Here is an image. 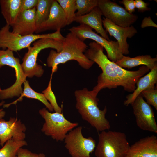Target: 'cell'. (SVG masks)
Here are the masks:
<instances>
[{
  "label": "cell",
  "instance_id": "6da1fadb",
  "mask_svg": "<svg viewBox=\"0 0 157 157\" xmlns=\"http://www.w3.org/2000/svg\"><path fill=\"white\" fill-rule=\"evenodd\" d=\"M104 48L94 41L90 42L84 54L89 60L96 63L101 68L102 73L98 77L97 84L91 90L97 96L102 89L122 86L126 91L133 92L138 79L149 71L143 65L137 70L129 71L109 60L103 52Z\"/></svg>",
  "mask_w": 157,
  "mask_h": 157
},
{
  "label": "cell",
  "instance_id": "7a4b0ae2",
  "mask_svg": "<svg viewBox=\"0 0 157 157\" xmlns=\"http://www.w3.org/2000/svg\"><path fill=\"white\" fill-rule=\"evenodd\" d=\"M62 49L59 52L52 50L47 59L48 66L52 68V73L56 72L58 66L70 60H75L83 68L89 69L94 63L83 53L88 47L87 44L74 34L70 32L65 37L62 42Z\"/></svg>",
  "mask_w": 157,
  "mask_h": 157
},
{
  "label": "cell",
  "instance_id": "3957f363",
  "mask_svg": "<svg viewBox=\"0 0 157 157\" xmlns=\"http://www.w3.org/2000/svg\"><path fill=\"white\" fill-rule=\"evenodd\" d=\"M74 94L76 100V108L82 119L97 131L109 130L110 123L105 117L106 107L105 106L102 110L99 109L97 96L86 88L76 90Z\"/></svg>",
  "mask_w": 157,
  "mask_h": 157
},
{
  "label": "cell",
  "instance_id": "277c9868",
  "mask_svg": "<svg viewBox=\"0 0 157 157\" xmlns=\"http://www.w3.org/2000/svg\"><path fill=\"white\" fill-rule=\"evenodd\" d=\"M95 149L96 157H126L130 147L126 134L122 132L103 131L99 133Z\"/></svg>",
  "mask_w": 157,
  "mask_h": 157
},
{
  "label": "cell",
  "instance_id": "5b68a950",
  "mask_svg": "<svg viewBox=\"0 0 157 157\" xmlns=\"http://www.w3.org/2000/svg\"><path fill=\"white\" fill-rule=\"evenodd\" d=\"M10 26L6 24L0 30V48L2 50L7 48L13 51L17 52L28 48L32 43L40 39L51 38L62 42L65 39L60 33V30L49 33L21 35L10 31Z\"/></svg>",
  "mask_w": 157,
  "mask_h": 157
},
{
  "label": "cell",
  "instance_id": "8992f818",
  "mask_svg": "<svg viewBox=\"0 0 157 157\" xmlns=\"http://www.w3.org/2000/svg\"><path fill=\"white\" fill-rule=\"evenodd\" d=\"M33 45L28 48V51L23 57L21 66L27 77H40L43 75L44 70L42 67L37 63L38 54L42 50L48 48L53 49L59 52L62 49L63 43L56 40L43 38L36 40Z\"/></svg>",
  "mask_w": 157,
  "mask_h": 157
},
{
  "label": "cell",
  "instance_id": "52a82bcc",
  "mask_svg": "<svg viewBox=\"0 0 157 157\" xmlns=\"http://www.w3.org/2000/svg\"><path fill=\"white\" fill-rule=\"evenodd\" d=\"M39 113L45 120L42 131L58 142L63 141L68 132L79 124L67 120L62 113H51L45 108L40 109Z\"/></svg>",
  "mask_w": 157,
  "mask_h": 157
},
{
  "label": "cell",
  "instance_id": "ba28073f",
  "mask_svg": "<svg viewBox=\"0 0 157 157\" xmlns=\"http://www.w3.org/2000/svg\"><path fill=\"white\" fill-rule=\"evenodd\" d=\"M7 65L15 70L16 80L10 87L4 89H0V100L19 97L23 92L22 84L26 80L27 76L22 69L19 59L15 57L13 51L8 49L0 50V68Z\"/></svg>",
  "mask_w": 157,
  "mask_h": 157
},
{
  "label": "cell",
  "instance_id": "9c48e42d",
  "mask_svg": "<svg viewBox=\"0 0 157 157\" xmlns=\"http://www.w3.org/2000/svg\"><path fill=\"white\" fill-rule=\"evenodd\" d=\"M82 126L76 127L67 134L65 147L72 157H90L94 150L96 142L91 137L86 138L82 133Z\"/></svg>",
  "mask_w": 157,
  "mask_h": 157
},
{
  "label": "cell",
  "instance_id": "30bf717a",
  "mask_svg": "<svg viewBox=\"0 0 157 157\" xmlns=\"http://www.w3.org/2000/svg\"><path fill=\"white\" fill-rule=\"evenodd\" d=\"M69 30L83 42L86 39H90L100 45L106 50L108 58L112 61L116 62L124 56L119 50L118 44L117 41L107 40L85 24H80L78 26H73Z\"/></svg>",
  "mask_w": 157,
  "mask_h": 157
},
{
  "label": "cell",
  "instance_id": "8fae6325",
  "mask_svg": "<svg viewBox=\"0 0 157 157\" xmlns=\"http://www.w3.org/2000/svg\"><path fill=\"white\" fill-rule=\"evenodd\" d=\"M98 7L105 18L122 27L131 26L138 18L137 15L129 13L124 8L110 0H98Z\"/></svg>",
  "mask_w": 157,
  "mask_h": 157
},
{
  "label": "cell",
  "instance_id": "7c38bea8",
  "mask_svg": "<svg viewBox=\"0 0 157 157\" xmlns=\"http://www.w3.org/2000/svg\"><path fill=\"white\" fill-rule=\"evenodd\" d=\"M131 105L137 126L143 130L156 133L157 124L153 109L140 94Z\"/></svg>",
  "mask_w": 157,
  "mask_h": 157
},
{
  "label": "cell",
  "instance_id": "4fadbf2b",
  "mask_svg": "<svg viewBox=\"0 0 157 157\" xmlns=\"http://www.w3.org/2000/svg\"><path fill=\"white\" fill-rule=\"evenodd\" d=\"M102 22L106 31L116 40L120 51L123 55L129 54V45L127 39L131 38L137 33L136 29L132 25L126 27L118 26L105 17L103 18Z\"/></svg>",
  "mask_w": 157,
  "mask_h": 157
},
{
  "label": "cell",
  "instance_id": "5bb4252c",
  "mask_svg": "<svg viewBox=\"0 0 157 157\" xmlns=\"http://www.w3.org/2000/svg\"><path fill=\"white\" fill-rule=\"evenodd\" d=\"M26 129L24 124L17 118L11 117L8 121L0 119V145L3 146L8 140H24Z\"/></svg>",
  "mask_w": 157,
  "mask_h": 157
},
{
  "label": "cell",
  "instance_id": "9a60e30c",
  "mask_svg": "<svg viewBox=\"0 0 157 157\" xmlns=\"http://www.w3.org/2000/svg\"><path fill=\"white\" fill-rule=\"evenodd\" d=\"M126 157H157V137L152 135L140 139L131 146Z\"/></svg>",
  "mask_w": 157,
  "mask_h": 157
},
{
  "label": "cell",
  "instance_id": "2e32d148",
  "mask_svg": "<svg viewBox=\"0 0 157 157\" xmlns=\"http://www.w3.org/2000/svg\"><path fill=\"white\" fill-rule=\"evenodd\" d=\"M36 8L20 13L11 26L12 32L25 35L33 34L36 31Z\"/></svg>",
  "mask_w": 157,
  "mask_h": 157
},
{
  "label": "cell",
  "instance_id": "e0dca14e",
  "mask_svg": "<svg viewBox=\"0 0 157 157\" xmlns=\"http://www.w3.org/2000/svg\"><path fill=\"white\" fill-rule=\"evenodd\" d=\"M66 25L65 13L58 2L54 0L47 19L41 25L37 33L47 30H60Z\"/></svg>",
  "mask_w": 157,
  "mask_h": 157
},
{
  "label": "cell",
  "instance_id": "ac0fdd59",
  "mask_svg": "<svg viewBox=\"0 0 157 157\" xmlns=\"http://www.w3.org/2000/svg\"><path fill=\"white\" fill-rule=\"evenodd\" d=\"M102 15L98 7L94 8L89 13L84 15L76 16L74 21L80 24H85L93 29L101 36L110 41L106 31L103 27Z\"/></svg>",
  "mask_w": 157,
  "mask_h": 157
},
{
  "label": "cell",
  "instance_id": "d6986e66",
  "mask_svg": "<svg viewBox=\"0 0 157 157\" xmlns=\"http://www.w3.org/2000/svg\"><path fill=\"white\" fill-rule=\"evenodd\" d=\"M157 82V64L147 74L140 78L136 83V88L133 92L127 95L126 99L124 102V105L127 106L131 104L143 90L152 87Z\"/></svg>",
  "mask_w": 157,
  "mask_h": 157
},
{
  "label": "cell",
  "instance_id": "ffe728a7",
  "mask_svg": "<svg viewBox=\"0 0 157 157\" xmlns=\"http://www.w3.org/2000/svg\"><path fill=\"white\" fill-rule=\"evenodd\" d=\"M157 57L152 58L149 55H139L134 57L123 56L115 63L120 67L131 69L137 66L143 65L151 70L157 63Z\"/></svg>",
  "mask_w": 157,
  "mask_h": 157
},
{
  "label": "cell",
  "instance_id": "44dd1931",
  "mask_svg": "<svg viewBox=\"0 0 157 157\" xmlns=\"http://www.w3.org/2000/svg\"><path fill=\"white\" fill-rule=\"evenodd\" d=\"M22 0H0L1 13L6 24H13L20 13Z\"/></svg>",
  "mask_w": 157,
  "mask_h": 157
},
{
  "label": "cell",
  "instance_id": "7402d4cb",
  "mask_svg": "<svg viewBox=\"0 0 157 157\" xmlns=\"http://www.w3.org/2000/svg\"><path fill=\"white\" fill-rule=\"evenodd\" d=\"M24 88L19 97L17 100L11 103L4 104V108H7L12 104H16L18 101H22L24 97L35 99L40 101L43 103L50 112L53 109L50 103L45 98L42 93L37 92L33 90L30 86L28 81L26 80L24 83Z\"/></svg>",
  "mask_w": 157,
  "mask_h": 157
},
{
  "label": "cell",
  "instance_id": "603a6c76",
  "mask_svg": "<svg viewBox=\"0 0 157 157\" xmlns=\"http://www.w3.org/2000/svg\"><path fill=\"white\" fill-rule=\"evenodd\" d=\"M53 0H38L35 11L36 33L41 25L47 19Z\"/></svg>",
  "mask_w": 157,
  "mask_h": 157
},
{
  "label": "cell",
  "instance_id": "cb8c5ba5",
  "mask_svg": "<svg viewBox=\"0 0 157 157\" xmlns=\"http://www.w3.org/2000/svg\"><path fill=\"white\" fill-rule=\"evenodd\" d=\"M26 145L27 143L24 140L10 139L0 149V157H16L19 149Z\"/></svg>",
  "mask_w": 157,
  "mask_h": 157
},
{
  "label": "cell",
  "instance_id": "d4e9b609",
  "mask_svg": "<svg viewBox=\"0 0 157 157\" xmlns=\"http://www.w3.org/2000/svg\"><path fill=\"white\" fill-rule=\"evenodd\" d=\"M66 16L67 25L74 21L76 17V0H56Z\"/></svg>",
  "mask_w": 157,
  "mask_h": 157
},
{
  "label": "cell",
  "instance_id": "484cf974",
  "mask_svg": "<svg viewBox=\"0 0 157 157\" xmlns=\"http://www.w3.org/2000/svg\"><path fill=\"white\" fill-rule=\"evenodd\" d=\"M98 0H76V16L84 15L98 7Z\"/></svg>",
  "mask_w": 157,
  "mask_h": 157
},
{
  "label": "cell",
  "instance_id": "4316f807",
  "mask_svg": "<svg viewBox=\"0 0 157 157\" xmlns=\"http://www.w3.org/2000/svg\"><path fill=\"white\" fill-rule=\"evenodd\" d=\"M53 74H51L50 80L47 88L42 92L45 98L49 101L55 112L60 113H62V108L58 105L55 96L51 88V82Z\"/></svg>",
  "mask_w": 157,
  "mask_h": 157
},
{
  "label": "cell",
  "instance_id": "83f0119b",
  "mask_svg": "<svg viewBox=\"0 0 157 157\" xmlns=\"http://www.w3.org/2000/svg\"><path fill=\"white\" fill-rule=\"evenodd\" d=\"M140 94L145 98L146 102L152 106L157 110V89L155 86L147 89L143 90Z\"/></svg>",
  "mask_w": 157,
  "mask_h": 157
},
{
  "label": "cell",
  "instance_id": "f1b7e54d",
  "mask_svg": "<svg viewBox=\"0 0 157 157\" xmlns=\"http://www.w3.org/2000/svg\"><path fill=\"white\" fill-rule=\"evenodd\" d=\"M17 157H45L44 153L37 154L32 152L26 149L20 148L18 151Z\"/></svg>",
  "mask_w": 157,
  "mask_h": 157
},
{
  "label": "cell",
  "instance_id": "f546056e",
  "mask_svg": "<svg viewBox=\"0 0 157 157\" xmlns=\"http://www.w3.org/2000/svg\"><path fill=\"white\" fill-rule=\"evenodd\" d=\"M38 0H22L20 13L36 8Z\"/></svg>",
  "mask_w": 157,
  "mask_h": 157
},
{
  "label": "cell",
  "instance_id": "4dcf8cb0",
  "mask_svg": "<svg viewBox=\"0 0 157 157\" xmlns=\"http://www.w3.org/2000/svg\"><path fill=\"white\" fill-rule=\"evenodd\" d=\"M124 6L125 9L129 13L132 14L135 11V1L133 0H123L120 1Z\"/></svg>",
  "mask_w": 157,
  "mask_h": 157
},
{
  "label": "cell",
  "instance_id": "1f68e13d",
  "mask_svg": "<svg viewBox=\"0 0 157 157\" xmlns=\"http://www.w3.org/2000/svg\"><path fill=\"white\" fill-rule=\"evenodd\" d=\"M135 6L139 12H143L145 11L151 10L150 8L148 7V3H145L142 0H135Z\"/></svg>",
  "mask_w": 157,
  "mask_h": 157
},
{
  "label": "cell",
  "instance_id": "d6a6232c",
  "mask_svg": "<svg viewBox=\"0 0 157 157\" xmlns=\"http://www.w3.org/2000/svg\"><path fill=\"white\" fill-rule=\"evenodd\" d=\"M149 27H157V24L154 22L150 16L144 17L142 20L141 25V27L142 28Z\"/></svg>",
  "mask_w": 157,
  "mask_h": 157
},
{
  "label": "cell",
  "instance_id": "836d02e7",
  "mask_svg": "<svg viewBox=\"0 0 157 157\" xmlns=\"http://www.w3.org/2000/svg\"><path fill=\"white\" fill-rule=\"evenodd\" d=\"M5 102L4 101H2L0 102V106L3 105L4 104ZM6 113L2 109H0V119H2L3 118L5 115Z\"/></svg>",
  "mask_w": 157,
  "mask_h": 157
}]
</instances>
